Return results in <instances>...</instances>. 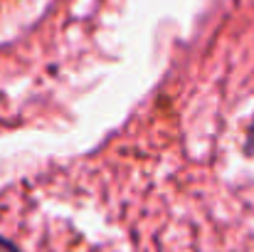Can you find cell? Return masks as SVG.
<instances>
[{
    "mask_svg": "<svg viewBox=\"0 0 254 252\" xmlns=\"http://www.w3.org/2000/svg\"><path fill=\"white\" fill-rule=\"evenodd\" d=\"M0 252H20V250H17L12 243H7V240H2V238H0Z\"/></svg>",
    "mask_w": 254,
    "mask_h": 252,
    "instance_id": "6da1fadb",
    "label": "cell"
}]
</instances>
